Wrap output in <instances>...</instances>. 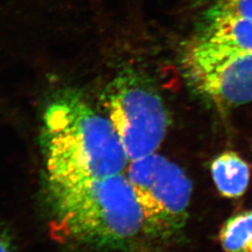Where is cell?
<instances>
[{"label": "cell", "mask_w": 252, "mask_h": 252, "mask_svg": "<svg viewBox=\"0 0 252 252\" xmlns=\"http://www.w3.org/2000/svg\"><path fill=\"white\" fill-rule=\"evenodd\" d=\"M47 189L123 173L129 161L108 120L78 91L57 94L41 128Z\"/></svg>", "instance_id": "obj_1"}, {"label": "cell", "mask_w": 252, "mask_h": 252, "mask_svg": "<svg viewBox=\"0 0 252 252\" xmlns=\"http://www.w3.org/2000/svg\"><path fill=\"white\" fill-rule=\"evenodd\" d=\"M56 227L99 248L128 246L146 231L133 188L123 173L48 189Z\"/></svg>", "instance_id": "obj_2"}, {"label": "cell", "mask_w": 252, "mask_h": 252, "mask_svg": "<svg viewBox=\"0 0 252 252\" xmlns=\"http://www.w3.org/2000/svg\"><path fill=\"white\" fill-rule=\"evenodd\" d=\"M101 101L129 161L156 153L170 117L162 97L146 79L133 71L121 73L104 89Z\"/></svg>", "instance_id": "obj_3"}, {"label": "cell", "mask_w": 252, "mask_h": 252, "mask_svg": "<svg viewBox=\"0 0 252 252\" xmlns=\"http://www.w3.org/2000/svg\"><path fill=\"white\" fill-rule=\"evenodd\" d=\"M126 177L149 232L169 237L184 227L192 187L181 167L153 153L131 161Z\"/></svg>", "instance_id": "obj_4"}, {"label": "cell", "mask_w": 252, "mask_h": 252, "mask_svg": "<svg viewBox=\"0 0 252 252\" xmlns=\"http://www.w3.org/2000/svg\"><path fill=\"white\" fill-rule=\"evenodd\" d=\"M183 71L200 95L221 109L252 102V53L197 36L183 54Z\"/></svg>", "instance_id": "obj_5"}, {"label": "cell", "mask_w": 252, "mask_h": 252, "mask_svg": "<svg viewBox=\"0 0 252 252\" xmlns=\"http://www.w3.org/2000/svg\"><path fill=\"white\" fill-rule=\"evenodd\" d=\"M198 36L252 53V21L207 9L200 25Z\"/></svg>", "instance_id": "obj_6"}, {"label": "cell", "mask_w": 252, "mask_h": 252, "mask_svg": "<svg viewBox=\"0 0 252 252\" xmlns=\"http://www.w3.org/2000/svg\"><path fill=\"white\" fill-rule=\"evenodd\" d=\"M211 174L217 189L227 198L242 196L250 185V164L234 152L217 156L211 163Z\"/></svg>", "instance_id": "obj_7"}, {"label": "cell", "mask_w": 252, "mask_h": 252, "mask_svg": "<svg viewBox=\"0 0 252 252\" xmlns=\"http://www.w3.org/2000/svg\"><path fill=\"white\" fill-rule=\"evenodd\" d=\"M220 242L225 252H252V210L230 218L221 227Z\"/></svg>", "instance_id": "obj_8"}, {"label": "cell", "mask_w": 252, "mask_h": 252, "mask_svg": "<svg viewBox=\"0 0 252 252\" xmlns=\"http://www.w3.org/2000/svg\"><path fill=\"white\" fill-rule=\"evenodd\" d=\"M208 9L236 18L252 21V0H214Z\"/></svg>", "instance_id": "obj_9"}, {"label": "cell", "mask_w": 252, "mask_h": 252, "mask_svg": "<svg viewBox=\"0 0 252 252\" xmlns=\"http://www.w3.org/2000/svg\"><path fill=\"white\" fill-rule=\"evenodd\" d=\"M0 252H14L9 235L0 226Z\"/></svg>", "instance_id": "obj_10"}]
</instances>
